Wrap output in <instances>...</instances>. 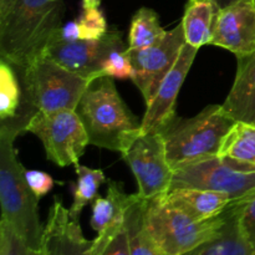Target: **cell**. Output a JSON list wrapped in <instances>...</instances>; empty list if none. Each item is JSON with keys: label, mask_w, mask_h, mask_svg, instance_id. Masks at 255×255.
I'll return each instance as SVG.
<instances>
[{"label": "cell", "mask_w": 255, "mask_h": 255, "mask_svg": "<svg viewBox=\"0 0 255 255\" xmlns=\"http://www.w3.org/2000/svg\"><path fill=\"white\" fill-rule=\"evenodd\" d=\"M125 44L122 32L116 29L109 30L97 40L55 39L47 47L45 55L64 66L69 71L89 80L104 76L101 66L111 50Z\"/></svg>", "instance_id": "11"}, {"label": "cell", "mask_w": 255, "mask_h": 255, "mask_svg": "<svg viewBox=\"0 0 255 255\" xmlns=\"http://www.w3.org/2000/svg\"><path fill=\"white\" fill-rule=\"evenodd\" d=\"M131 255H163L149 236L144 221V199L139 197L126 213Z\"/></svg>", "instance_id": "24"}, {"label": "cell", "mask_w": 255, "mask_h": 255, "mask_svg": "<svg viewBox=\"0 0 255 255\" xmlns=\"http://www.w3.org/2000/svg\"><path fill=\"white\" fill-rule=\"evenodd\" d=\"M229 209V208H228ZM228 209L207 221H196L169 206L163 196L144 199L147 231L163 255H183L216 236L223 227Z\"/></svg>", "instance_id": "5"}, {"label": "cell", "mask_w": 255, "mask_h": 255, "mask_svg": "<svg viewBox=\"0 0 255 255\" xmlns=\"http://www.w3.org/2000/svg\"><path fill=\"white\" fill-rule=\"evenodd\" d=\"M26 181L30 188L37 198H41L49 193L54 187V179L49 173L42 171H26L25 172Z\"/></svg>", "instance_id": "29"}, {"label": "cell", "mask_w": 255, "mask_h": 255, "mask_svg": "<svg viewBox=\"0 0 255 255\" xmlns=\"http://www.w3.org/2000/svg\"><path fill=\"white\" fill-rule=\"evenodd\" d=\"M137 181L138 194L149 201L164 196L171 188L173 169L167 159L166 144L161 132L139 131L121 152Z\"/></svg>", "instance_id": "9"}, {"label": "cell", "mask_w": 255, "mask_h": 255, "mask_svg": "<svg viewBox=\"0 0 255 255\" xmlns=\"http://www.w3.org/2000/svg\"><path fill=\"white\" fill-rule=\"evenodd\" d=\"M21 74L32 105L41 112L76 110L91 82L69 71L47 55L35 60L27 69L21 70Z\"/></svg>", "instance_id": "7"}, {"label": "cell", "mask_w": 255, "mask_h": 255, "mask_svg": "<svg viewBox=\"0 0 255 255\" xmlns=\"http://www.w3.org/2000/svg\"><path fill=\"white\" fill-rule=\"evenodd\" d=\"M44 144L46 157L59 167L76 166L90 144L84 124L75 110L39 111L26 127Z\"/></svg>", "instance_id": "8"}, {"label": "cell", "mask_w": 255, "mask_h": 255, "mask_svg": "<svg viewBox=\"0 0 255 255\" xmlns=\"http://www.w3.org/2000/svg\"><path fill=\"white\" fill-rule=\"evenodd\" d=\"M237 59L236 80L222 106L236 121L255 124V52Z\"/></svg>", "instance_id": "18"}, {"label": "cell", "mask_w": 255, "mask_h": 255, "mask_svg": "<svg viewBox=\"0 0 255 255\" xmlns=\"http://www.w3.org/2000/svg\"><path fill=\"white\" fill-rule=\"evenodd\" d=\"M241 227L247 241L255 252V198L244 204L242 208Z\"/></svg>", "instance_id": "30"}, {"label": "cell", "mask_w": 255, "mask_h": 255, "mask_svg": "<svg viewBox=\"0 0 255 255\" xmlns=\"http://www.w3.org/2000/svg\"><path fill=\"white\" fill-rule=\"evenodd\" d=\"M22 79L21 70L0 57V133L16 138L37 114Z\"/></svg>", "instance_id": "13"}, {"label": "cell", "mask_w": 255, "mask_h": 255, "mask_svg": "<svg viewBox=\"0 0 255 255\" xmlns=\"http://www.w3.org/2000/svg\"><path fill=\"white\" fill-rule=\"evenodd\" d=\"M14 138L0 133V206L1 219L31 248H41L44 227L39 217V201L26 181L24 168L17 159Z\"/></svg>", "instance_id": "4"}, {"label": "cell", "mask_w": 255, "mask_h": 255, "mask_svg": "<svg viewBox=\"0 0 255 255\" xmlns=\"http://www.w3.org/2000/svg\"><path fill=\"white\" fill-rule=\"evenodd\" d=\"M107 31L109 26L101 9V0H81V14L74 21L62 25L56 39L97 40Z\"/></svg>", "instance_id": "21"}, {"label": "cell", "mask_w": 255, "mask_h": 255, "mask_svg": "<svg viewBox=\"0 0 255 255\" xmlns=\"http://www.w3.org/2000/svg\"><path fill=\"white\" fill-rule=\"evenodd\" d=\"M169 206L196 221H207L223 214L234 203L227 194L198 188H176L164 194Z\"/></svg>", "instance_id": "17"}, {"label": "cell", "mask_w": 255, "mask_h": 255, "mask_svg": "<svg viewBox=\"0 0 255 255\" xmlns=\"http://www.w3.org/2000/svg\"><path fill=\"white\" fill-rule=\"evenodd\" d=\"M166 30L159 22V16L151 7H139L133 14L128 32V49L138 50L161 41Z\"/></svg>", "instance_id": "23"}, {"label": "cell", "mask_w": 255, "mask_h": 255, "mask_svg": "<svg viewBox=\"0 0 255 255\" xmlns=\"http://www.w3.org/2000/svg\"><path fill=\"white\" fill-rule=\"evenodd\" d=\"M15 0H0V17L4 16Z\"/></svg>", "instance_id": "31"}, {"label": "cell", "mask_w": 255, "mask_h": 255, "mask_svg": "<svg viewBox=\"0 0 255 255\" xmlns=\"http://www.w3.org/2000/svg\"><path fill=\"white\" fill-rule=\"evenodd\" d=\"M139 198L138 194H127L121 182L107 183L106 197L97 196L92 202L91 227L96 238L109 239L126 226L127 209Z\"/></svg>", "instance_id": "16"}, {"label": "cell", "mask_w": 255, "mask_h": 255, "mask_svg": "<svg viewBox=\"0 0 255 255\" xmlns=\"http://www.w3.org/2000/svg\"><path fill=\"white\" fill-rule=\"evenodd\" d=\"M209 44L243 57L255 52V0H238L214 16Z\"/></svg>", "instance_id": "12"}, {"label": "cell", "mask_w": 255, "mask_h": 255, "mask_svg": "<svg viewBox=\"0 0 255 255\" xmlns=\"http://www.w3.org/2000/svg\"><path fill=\"white\" fill-rule=\"evenodd\" d=\"M0 255H42L41 249H34L14 231L7 222L0 221Z\"/></svg>", "instance_id": "27"}, {"label": "cell", "mask_w": 255, "mask_h": 255, "mask_svg": "<svg viewBox=\"0 0 255 255\" xmlns=\"http://www.w3.org/2000/svg\"><path fill=\"white\" fill-rule=\"evenodd\" d=\"M77 179L71 184V191L74 194V202L70 207V212L74 217L80 218L82 209L89 203L95 201L99 196L100 187L106 183V176L101 169H92L90 167L77 163L75 166Z\"/></svg>", "instance_id": "25"}, {"label": "cell", "mask_w": 255, "mask_h": 255, "mask_svg": "<svg viewBox=\"0 0 255 255\" xmlns=\"http://www.w3.org/2000/svg\"><path fill=\"white\" fill-rule=\"evenodd\" d=\"M236 1H238V0H214V2H216L218 9H223V7L228 6V5L233 4V2Z\"/></svg>", "instance_id": "32"}, {"label": "cell", "mask_w": 255, "mask_h": 255, "mask_svg": "<svg viewBox=\"0 0 255 255\" xmlns=\"http://www.w3.org/2000/svg\"><path fill=\"white\" fill-rule=\"evenodd\" d=\"M218 7L214 0H188L182 17L187 44L201 49L209 44L214 16Z\"/></svg>", "instance_id": "20"}, {"label": "cell", "mask_w": 255, "mask_h": 255, "mask_svg": "<svg viewBox=\"0 0 255 255\" xmlns=\"http://www.w3.org/2000/svg\"><path fill=\"white\" fill-rule=\"evenodd\" d=\"M218 156L255 167V124L237 121L224 137Z\"/></svg>", "instance_id": "22"}, {"label": "cell", "mask_w": 255, "mask_h": 255, "mask_svg": "<svg viewBox=\"0 0 255 255\" xmlns=\"http://www.w3.org/2000/svg\"><path fill=\"white\" fill-rule=\"evenodd\" d=\"M92 247L94 241L84 236L79 218L55 196L44 226L40 248L42 255H92Z\"/></svg>", "instance_id": "15"}, {"label": "cell", "mask_w": 255, "mask_h": 255, "mask_svg": "<svg viewBox=\"0 0 255 255\" xmlns=\"http://www.w3.org/2000/svg\"><path fill=\"white\" fill-rule=\"evenodd\" d=\"M101 71L104 76H110L112 79H131L133 69H132L128 47H126L125 44H121L111 50L102 62Z\"/></svg>", "instance_id": "26"}, {"label": "cell", "mask_w": 255, "mask_h": 255, "mask_svg": "<svg viewBox=\"0 0 255 255\" xmlns=\"http://www.w3.org/2000/svg\"><path fill=\"white\" fill-rule=\"evenodd\" d=\"M199 49L186 44L173 69L164 77L156 95L148 105L141 121L139 131L162 132L176 119V102L181 87L193 65Z\"/></svg>", "instance_id": "14"}, {"label": "cell", "mask_w": 255, "mask_h": 255, "mask_svg": "<svg viewBox=\"0 0 255 255\" xmlns=\"http://www.w3.org/2000/svg\"><path fill=\"white\" fill-rule=\"evenodd\" d=\"M64 14V0H15L0 17V57L27 69L56 39Z\"/></svg>", "instance_id": "1"}, {"label": "cell", "mask_w": 255, "mask_h": 255, "mask_svg": "<svg viewBox=\"0 0 255 255\" xmlns=\"http://www.w3.org/2000/svg\"><path fill=\"white\" fill-rule=\"evenodd\" d=\"M198 188L224 193L234 203L255 198V167L231 158L211 157L173 171L171 189Z\"/></svg>", "instance_id": "6"}, {"label": "cell", "mask_w": 255, "mask_h": 255, "mask_svg": "<svg viewBox=\"0 0 255 255\" xmlns=\"http://www.w3.org/2000/svg\"><path fill=\"white\" fill-rule=\"evenodd\" d=\"M236 122L222 105H208L189 119L176 117L161 132L171 168L176 171L218 156L224 137Z\"/></svg>", "instance_id": "3"}, {"label": "cell", "mask_w": 255, "mask_h": 255, "mask_svg": "<svg viewBox=\"0 0 255 255\" xmlns=\"http://www.w3.org/2000/svg\"><path fill=\"white\" fill-rule=\"evenodd\" d=\"M92 255H131L126 226L109 239H94Z\"/></svg>", "instance_id": "28"}, {"label": "cell", "mask_w": 255, "mask_h": 255, "mask_svg": "<svg viewBox=\"0 0 255 255\" xmlns=\"http://www.w3.org/2000/svg\"><path fill=\"white\" fill-rule=\"evenodd\" d=\"M243 204H232L221 231L183 255H255L241 227Z\"/></svg>", "instance_id": "19"}, {"label": "cell", "mask_w": 255, "mask_h": 255, "mask_svg": "<svg viewBox=\"0 0 255 255\" xmlns=\"http://www.w3.org/2000/svg\"><path fill=\"white\" fill-rule=\"evenodd\" d=\"M90 144L121 153L141 128V121L127 107L112 77L92 80L76 106Z\"/></svg>", "instance_id": "2"}, {"label": "cell", "mask_w": 255, "mask_h": 255, "mask_svg": "<svg viewBox=\"0 0 255 255\" xmlns=\"http://www.w3.org/2000/svg\"><path fill=\"white\" fill-rule=\"evenodd\" d=\"M182 24L166 32L163 39L152 46L138 50H129L132 69V82L148 105L156 95L164 77L173 69L174 64L186 45Z\"/></svg>", "instance_id": "10"}]
</instances>
